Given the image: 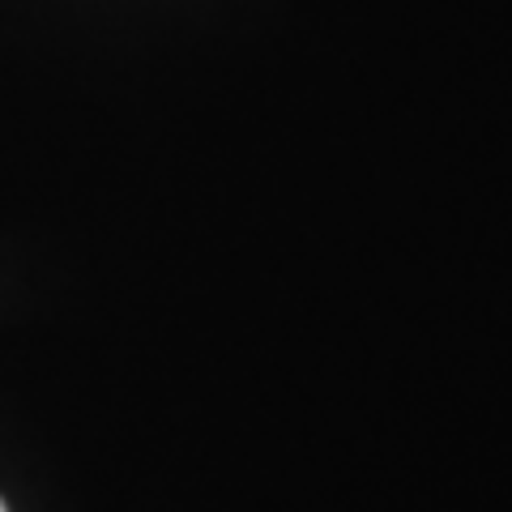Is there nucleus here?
Returning a JSON list of instances; mask_svg holds the SVG:
<instances>
[{
  "label": "nucleus",
  "mask_w": 512,
  "mask_h": 512,
  "mask_svg": "<svg viewBox=\"0 0 512 512\" xmlns=\"http://www.w3.org/2000/svg\"><path fill=\"white\" fill-rule=\"evenodd\" d=\"M0 512H5V504H0Z\"/></svg>",
  "instance_id": "1"
}]
</instances>
